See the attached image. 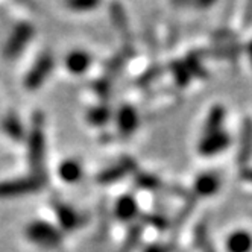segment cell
Masks as SVG:
<instances>
[{"label":"cell","mask_w":252,"mask_h":252,"mask_svg":"<svg viewBox=\"0 0 252 252\" xmlns=\"http://www.w3.org/2000/svg\"><path fill=\"white\" fill-rule=\"evenodd\" d=\"M110 17L114 28L119 31L122 35V38L125 41V49L128 50V57L132 55L134 47H132V38H131V31H129V23H128V17L120 3H111L110 5Z\"/></svg>","instance_id":"10"},{"label":"cell","mask_w":252,"mask_h":252,"mask_svg":"<svg viewBox=\"0 0 252 252\" xmlns=\"http://www.w3.org/2000/svg\"><path fill=\"white\" fill-rule=\"evenodd\" d=\"M0 128L14 141H23L26 138V129L22 120L12 113L0 120Z\"/></svg>","instance_id":"16"},{"label":"cell","mask_w":252,"mask_h":252,"mask_svg":"<svg viewBox=\"0 0 252 252\" xmlns=\"http://www.w3.org/2000/svg\"><path fill=\"white\" fill-rule=\"evenodd\" d=\"M141 252H169V251L164 245H161V243H149L143 248Z\"/></svg>","instance_id":"28"},{"label":"cell","mask_w":252,"mask_h":252,"mask_svg":"<svg viewBox=\"0 0 252 252\" xmlns=\"http://www.w3.org/2000/svg\"><path fill=\"white\" fill-rule=\"evenodd\" d=\"M143 222L149 223V225H152L154 228H158V229H164V228L169 226V220L163 214H145V216H143Z\"/></svg>","instance_id":"23"},{"label":"cell","mask_w":252,"mask_h":252,"mask_svg":"<svg viewBox=\"0 0 252 252\" xmlns=\"http://www.w3.org/2000/svg\"><path fill=\"white\" fill-rule=\"evenodd\" d=\"M28 140V163L32 175H46V134H44V116L33 113L31 120V129L26 134Z\"/></svg>","instance_id":"1"},{"label":"cell","mask_w":252,"mask_h":252,"mask_svg":"<svg viewBox=\"0 0 252 252\" xmlns=\"http://www.w3.org/2000/svg\"><path fill=\"white\" fill-rule=\"evenodd\" d=\"M125 61H126V57L125 55H117L114 57L110 63L106 64V73L108 75H119L123 65H125Z\"/></svg>","instance_id":"27"},{"label":"cell","mask_w":252,"mask_h":252,"mask_svg":"<svg viewBox=\"0 0 252 252\" xmlns=\"http://www.w3.org/2000/svg\"><path fill=\"white\" fill-rule=\"evenodd\" d=\"M116 122H117V128L120 131V134L123 135H131L135 132V129L140 125V116L137 113V110L129 105L125 103L119 108V111L116 114Z\"/></svg>","instance_id":"12"},{"label":"cell","mask_w":252,"mask_h":252,"mask_svg":"<svg viewBox=\"0 0 252 252\" xmlns=\"http://www.w3.org/2000/svg\"><path fill=\"white\" fill-rule=\"evenodd\" d=\"M82 173H84L82 164L79 163L78 159H73V158L63 161V163L60 164V167H58L60 178L63 179L64 183H68V184L78 183L79 179L82 178Z\"/></svg>","instance_id":"17"},{"label":"cell","mask_w":252,"mask_h":252,"mask_svg":"<svg viewBox=\"0 0 252 252\" xmlns=\"http://www.w3.org/2000/svg\"><path fill=\"white\" fill-rule=\"evenodd\" d=\"M93 58L90 57V53L84 50H73L65 57V67L70 73L73 75H82L92 65Z\"/></svg>","instance_id":"15"},{"label":"cell","mask_w":252,"mask_h":252,"mask_svg":"<svg viewBox=\"0 0 252 252\" xmlns=\"http://www.w3.org/2000/svg\"><path fill=\"white\" fill-rule=\"evenodd\" d=\"M252 157V120H245L243 129L240 135V149H239V158L242 161V164H245L251 159Z\"/></svg>","instance_id":"18"},{"label":"cell","mask_w":252,"mask_h":252,"mask_svg":"<svg viewBox=\"0 0 252 252\" xmlns=\"http://www.w3.org/2000/svg\"><path fill=\"white\" fill-rule=\"evenodd\" d=\"M47 183V175H28L0 183V199H12L41 190Z\"/></svg>","instance_id":"2"},{"label":"cell","mask_w":252,"mask_h":252,"mask_svg":"<svg viewBox=\"0 0 252 252\" xmlns=\"http://www.w3.org/2000/svg\"><path fill=\"white\" fill-rule=\"evenodd\" d=\"M67 6L75 11H90L97 8L99 2H96V0H73V2H68Z\"/></svg>","instance_id":"25"},{"label":"cell","mask_w":252,"mask_h":252,"mask_svg":"<svg viewBox=\"0 0 252 252\" xmlns=\"http://www.w3.org/2000/svg\"><path fill=\"white\" fill-rule=\"evenodd\" d=\"M53 64H55V60H53L50 53H43V55H40L25 76V81H23L25 87L31 90V92L38 90L52 73Z\"/></svg>","instance_id":"6"},{"label":"cell","mask_w":252,"mask_h":252,"mask_svg":"<svg viewBox=\"0 0 252 252\" xmlns=\"http://www.w3.org/2000/svg\"><path fill=\"white\" fill-rule=\"evenodd\" d=\"M240 176L243 181H246L248 184H252V167H243L240 172Z\"/></svg>","instance_id":"29"},{"label":"cell","mask_w":252,"mask_h":252,"mask_svg":"<svg viewBox=\"0 0 252 252\" xmlns=\"http://www.w3.org/2000/svg\"><path fill=\"white\" fill-rule=\"evenodd\" d=\"M33 33H35V29L31 23L28 22L17 23L3 46V57L9 60L19 57L28 46V43L33 38Z\"/></svg>","instance_id":"5"},{"label":"cell","mask_w":252,"mask_h":252,"mask_svg":"<svg viewBox=\"0 0 252 252\" xmlns=\"http://www.w3.org/2000/svg\"><path fill=\"white\" fill-rule=\"evenodd\" d=\"M246 50H248V55L251 58V63H252V40L246 44Z\"/></svg>","instance_id":"30"},{"label":"cell","mask_w":252,"mask_h":252,"mask_svg":"<svg viewBox=\"0 0 252 252\" xmlns=\"http://www.w3.org/2000/svg\"><path fill=\"white\" fill-rule=\"evenodd\" d=\"M225 122H226V108L223 105H219V103L213 105L210 108L205 120H204L202 134L225 129Z\"/></svg>","instance_id":"14"},{"label":"cell","mask_w":252,"mask_h":252,"mask_svg":"<svg viewBox=\"0 0 252 252\" xmlns=\"http://www.w3.org/2000/svg\"><path fill=\"white\" fill-rule=\"evenodd\" d=\"M93 90L100 97L106 99L108 96H110V92H111V82H110V79H108V78H100L99 81H96L93 84Z\"/></svg>","instance_id":"26"},{"label":"cell","mask_w":252,"mask_h":252,"mask_svg":"<svg viewBox=\"0 0 252 252\" xmlns=\"http://www.w3.org/2000/svg\"><path fill=\"white\" fill-rule=\"evenodd\" d=\"M137 172V164L135 161L129 157L122 158L119 163H114L111 166H108L106 169L100 170L96 176V181L102 186H110L116 181H120L122 178L126 175Z\"/></svg>","instance_id":"7"},{"label":"cell","mask_w":252,"mask_h":252,"mask_svg":"<svg viewBox=\"0 0 252 252\" xmlns=\"http://www.w3.org/2000/svg\"><path fill=\"white\" fill-rule=\"evenodd\" d=\"M161 71H163V68H161L159 65H154V67L148 68V70L145 71V75H141V76L137 79L138 85H143V87H145V85H149L151 82H154L155 79L159 78Z\"/></svg>","instance_id":"24"},{"label":"cell","mask_w":252,"mask_h":252,"mask_svg":"<svg viewBox=\"0 0 252 252\" xmlns=\"http://www.w3.org/2000/svg\"><path fill=\"white\" fill-rule=\"evenodd\" d=\"M53 210L57 213L58 223L63 231H73L79 228L84 222L82 214L65 202H60V201L53 202Z\"/></svg>","instance_id":"11"},{"label":"cell","mask_w":252,"mask_h":252,"mask_svg":"<svg viewBox=\"0 0 252 252\" xmlns=\"http://www.w3.org/2000/svg\"><path fill=\"white\" fill-rule=\"evenodd\" d=\"M225 252H252V231L248 228H234L223 239Z\"/></svg>","instance_id":"9"},{"label":"cell","mask_w":252,"mask_h":252,"mask_svg":"<svg viewBox=\"0 0 252 252\" xmlns=\"http://www.w3.org/2000/svg\"><path fill=\"white\" fill-rule=\"evenodd\" d=\"M137 213H138V204L131 193H125L123 196L119 197L116 202V207H114V216L119 220L131 222V220H134Z\"/></svg>","instance_id":"13"},{"label":"cell","mask_w":252,"mask_h":252,"mask_svg":"<svg viewBox=\"0 0 252 252\" xmlns=\"http://www.w3.org/2000/svg\"><path fill=\"white\" fill-rule=\"evenodd\" d=\"M169 71L173 78V81L176 82L178 87H187L191 76H190V71L187 70L184 61L181 60H173L170 64H169Z\"/></svg>","instance_id":"21"},{"label":"cell","mask_w":252,"mask_h":252,"mask_svg":"<svg viewBox=\"0 0 252 252\" xmlns=\"http://www.w3.org/2000/svg\"><path fill=\"white\" fill-rule=\"evenodd\" d=\"M222 189V176L218 172H202L193 181V193L196 197L207 199V197L216 196Z\"/></svg>","instance_id":"8"},{"label":"cell","mask_w":252,"mask_h":252,"mask_svg":"<svg viewBox=\"0 0 252 252\" xmlns=\"http://www.w3.org/2000/svg\"><path fill=\"white\" fill-rule=\"evenodd\" d=\"M135 186L138 189L149 190V191H159L166 189V184L161 181L159 178H157L152 173H145V172L135 173Z\"/></svg>","instance_id":"19"},{"label":"cell","mask_w":252,"mask_h":252,"mask_svg":"<svg viewBox=\"0 0 252 252\" xmlns=\"http://www.w3.org/2000/svg\"><path fill=\"white\" fill-rule=\"evenodd\" d=\"M26 237L33 245L53 249L58 248L63 242V234L58 228L44 220H35L26 226Z\"/></svg>","instance_id":"3"},{"label":"cell","mask_w":252,"mask_h":252,"mask_svg":"<svg viewBox=\"0 0 252 252\" xmlns=\"http://www.w3.org/2000/svg\"><path fill=\"white\" fill-rule=\"evenodd\" d=\"M111 110L108 105H97V106H93L90 108L88 113H87V122L93 126H103L110 122L111 119Z\"/></svg>","instance_id":"20"},{"label":"cell","mask_w":252,"mask_h":252,"mask_svg":"<svg viewBox=\"0 0 252 252\" xmlns=\"http://www.w3.org/2000/svg\"><path fill=\"white\" fill-rule=\"evenodd\" d=\"M141 236H143V225L141 223H132L128 228V232H126V237H125V243H123L125 252H129V251L135 249L141 240Z\"/></svg>","instance_id":"22"},{"label":"cell","mask_w":252,"mask_h":252,"mask_svg":"<svg viewBox=\"0 0 252 252\" xmlns=\"http://www.w3.org/2000/svg\"><path fill=\"white\" fill-rule=\"evenodd\" d=\"M232 141L234 140L226 129L201 134V138L197 141V154L205 158L216 157L226 152L232 146Z\"/></svg>","instance_id":"4"}]
</instances>
